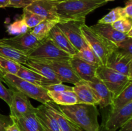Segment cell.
<instances>
[{
    "label": "cell",
    "instance_id": "5",
    "mask_svg": "<svg viewBox=\"0 0 132 131\" xmlns=\"http://www.w3.org/2000/svg\"><path fill=\"white\" fill-rule=\"evenodd\" d=\"M96 77L104 83L110 91L112 99L117 96L132 82V78L103 65L97 68Z\"/></svg>",
    "mask_w": 132,
    "mask_h": 131
},
{
    "label": "cell",
    "instance_id": "26",
    "mask_svg": "<svg viewBox=\"0 0 132 131\" xmlns=\"http://www.w3.org/2000/svg\"><path fill=\"white\" fill-rule=\"evenodd\" d=\"M57 23L58 22L55 21L45 19L33 28L30 29V31L32 35H33L38 41H41L48 37L52 28L56 25Z\"/></svg>",
    "mask_w": 132,
    "mask_h": 131
},
{
    "label": "cell",
    "instance_id": "9",
    "mask_svg": "<svg viewBox=\"0 0 132 131\" xmlns=\"http://www.w3.org/2000/svg\"><path fill=\"white\" fill-rule=\"evenodd\" d=\"M41 42L32 35L30 30L23 34L0 39V43L7 45L26 55L38 46Z\"/></svg>",
    "mask_w": 132,
    "mask_h": 131
},
{
    "label": "cell",
    "instance_id": "19",
    "mask_svg": "<svg viewBox=\"0 0 132 131\" xmlns=\"http://www.w3.org/2000/svg\"><path fill=\"white\" fill-rule=\"evenodd\" d=\"M35 114L43 131H61L56 119L44 104L36 107Z\"/></svg>",
    "mask_w": 132,
    "mask_h": 131
},
{
    "label": "cell",
    "instance_id": "12",
    "mask_svg": "<svg viewBox=\"0 0 132 131\" xmlns=\"http://www.w3.org/2000/svg\"><path fill=\"white\" fill-rule=\"evenodd\" d=\"M105 66L132 78V56L131 55L122 53L117 50H114L108 56Z\"/></svg>",
    "mask_w": 132,
    "mask_h": 131
},
{
    "label": "cell",
    "instance_id": "22",
    "mask_svg": "<svg viewBox=\"0 0 132 131\" xmlns=\"http://www.w3.org/2000/svg\"><path fill=\"white\" fill-rule=\"evenodd\" d=\"M21 131H43L36 114L30 113L15 119H12Z\"/></svg>",
    "mask_w": 132,
    "mask_h": 131
},
{
    "label": "cell",
    "instance_id": "21",
    "mask_svg": "<svg viewBox=\"0 0 132 131\" xmlns=\"http://www.w3.org/2000/svg\"><path fill=\"white\" fill-rule=\"evenodd\" d=\"M48 37L54 42V44L59 48L65 51L71 56L76 55L78 52V51L73 47L65 35L58 28L57 25L54 26L52 28Z\"/></svg>",
    "mask_w": 132,
    "mask_h": 131
},
{
    "label": "cell",
    "instance_id": "16",
    "mask_svg": "<svg viewBox=\"0 0 132 131\" xmlns=\"http://www.w3.org/2000/svg\"><path fill=\"white\" fill-rule=\"evenodd\" d=\"M24 66L45 77L47 80L48 86L54 83H61L51 67L45 62L28 57Z\"/></svg>",
    "mask_w": 132,
    "mask_h": 131
},
{
    "label": "cell",
    "instance_id": "4",
    "mask_svg": "<svg viewBox=\"0 0 132 131\" xmlns=\"http://www.w3.org/2000/svg\"><path fill=\"white\" fill-rule=\"evenodd\" d=\"M81 32L86 43L100 59L102 64L105 66L108 56L112 51L116 50L117 46L94 32L90 26L86 25V23L81 26Z\"/></svg>",
    "mask_w": 132,
    "mask_h": 131
},
{
    "label": "cell",
    "instance_id": "30",
    "mask_svg": "<svg viewBox=\"0 0 132 131\" xmlns=\"http://www.w3.org/2000/svg\"><path fill=\"white\" fill-rule=\"evenodd\" d=\"M22 19L24 21L29 29L33 28L37 24H39L41 22L45 20V18L35 13L32 12L26 8H23Z\"/></svg>",
    "mask_w": 132,
    "mask_h": 131
},
{
    "label": "cell",
    "instance_id": "35",
    "mask_svg": "<svg viewBox=\"0 0 132 131\" xmlns=\"http://www.w3.org/2000/svg\"><path fill=\"white\" fill-rule=\"evenodd\" d=\"M0 98L5 101L9 107L10 106L12 99V91L4 86L1 78H0Z\"/></svg>",
    "mask_w": 132,
    "mask_h": 131
},
{
    "label": "cell",
    "instance_id": "45",
    "mask_svg": "<svg viewBox=\"0 0 132 131\" xmlns=\"http://www.w3.org/2000/svg\"><path fill=\"white\" fill-rule=\"evenodd\" d=\"M106 2H108V1H114V0H105Z\"/></svg>",
    "mask_w": 132,
    "mask_h": 131
},
{
    "label": "cell",
    "instance_id": "15",
    "mask_svg": "<svg viewBox=\"0 0 132 131\" xmlns=\"http://www.w3.org/2000/svg\"><path fill=\"white\" fill-rule=\"evenodd\" d=\"M44 105L56 119L61 131H84L65 115L54 101H50Z\"/></svg>",
    "mask_w": 132,
    "mask_h": 131
},
{
    "label": "cell",
    "instance_id": "42",
    "mask_svg": "<svg viewBox=\"0 0 132 131\" xmlns=\"http://www.w3.org/2000/svg\"><path fill=\"white\" fill-rule=\"evenodd\" d=\"M9 5V0H0V8L8 7Z\"/></svg>",
    "mask_w": 132,
    "mask_h": 131
},
{
    "label": "cell",
    "instance_id": "25",
    "mask_svg": "<svg viewBox=\"0 0 132 131\" xmlns=\"http://www.w3.org/2000/svg\"><path fill=\"white\" fill-rule=\"evenodd\" d=\"M132 101V82H130L117 96L112 100L110 109L112 110L121 109Z\"/></svg>",
    "mask_w": 132,
    "mask_h": 131
},
{
    "label": "cell",
    "instance_id": "44",
    "mask_svg": "<svg viewBox=\"0 0 132 131\" xmlns=\"http://www.w3.org/2000/svg\"><path fill=\"white\" fill-rule=\"evenodd\" d=\"M53 1H58V2H62V1H67V0H53Z\"/></svg>",
    "mask_w": 132,
    "mask_h": 131
},
{
    "label": "cell",
    "instance_id": "43",
    "mask_svg": "<svg viewBox=\"0 0 132 131\" xmlns=\"http://www.w3.org/2000/svg\"><path fill=\"white\" fill-rule=\"evenodd\" d=\"M99 131H108V130L106 129L105 127L101 125H100V127H99Z\"/></svg>",
    "mask_w": 132,
    "mask_h": 131
},
{
    "label": "cell",
    "instance_id": "29",
    "mask_svg": "<svg viewBox=\"0 0 132 131\" xmlns=\"http://www.w3.org/2000/svg\"><path fill=\"white\" fill-rule=\"evenodd\" d=\"M21 65L14 60L0 57V77L6 74L16 75Z\"/></svg>",
    "mask_w": 132,
    "mask_h": 131
},
{
    "label": "cell",
    "instance_id": "40",
    "mask_svg": "<svg viewBox=\"0 0 132 131\" xmlns=\"http://www.w3.org/2000/svg\"><path fill=\"white\" fill-rule=\"evenodd\" d=\"M119 129V131H132V118L124 123Z\"/></svg>",
    "mask_w": 132,
    "mask_h": 131
},
{
    "label": "cell",
    "instance_id": "32",
    "mask_svg": "<svg viewBox=\"0 0 132 131\" xmlns=\"http://www.w3.org/2000/svg\"><path fill=\"white\" fill-rule=\"evenodd\" d=\"M29 30L24 21L21 19L16 20L8 26L6 31L10 35H15L16 36L23 34Z\"/></svg>",
    "mask_w": 132,
    "mask_h": 131
},
{
    "label": "cell",
    "instance_id": "20",
    "mask_svg": "<svg viewBox=\"0 0 132 131\" xmlns=\"http://www.w3.org/2000/svg\"><path fill=\"white\" fill-rule=\"evenodd\" d=\"M99 100L98 105L101 108H106L110 105L112 95L101 80L97 78L92 82H86Z\"/></svg>",
    "mask_w": 132,
    "mask_h": 131
},
{
    "label": "cell",
    "instance_id": "10",
    "mask_svg": "<svg viewBox=\"0 0 132 131\" xmlns=\"http://www.w3.org/2000/svg\"><path fill=\"white\" fill-rule=\"evenodd\" d=\"M12 93L11 105L10 106V116L15 119L30 113H34L36 107L33 106L27 95L17 90H11Z\"/></svg>",
    "mask_w": 132,
    "mask_h": 131
},
{
    "label": "cell",
    "instance_id": "17",
    "mask_svg": "<svg viewBox=\"0 0 132 131\" xmlns=\"http://www.w3.org/2000/svg\"><path fill=\"white\" fill-rule=\"evenodd\" d=\"M73 91L77 96L79 103L95 105L99 104L97 98L86 81L80 80L76 83L73 86Z\"/></svg>",
    "mask_w": 132,
    "mask_h": 131
},
{
    "label": "cell",
    "instance_id": "11",
    "mask_svg": "<svg viewBox=\"0 0 132 131\" xmlns=\"http://www.w3.org/2000/svg\"><path fill=\"white\" fill-rule=\"evenodd\" d=\"M41 60L48 64L61 83L75 85L81 80L75 73L69 60Z\"/></svg>",
    "mask_w": 132,
    "mask_h": 131
},
{
    "label": "cell",
    "instance_id": "39",
    "mask_svg": "<svg viewBox=\"0 0 132 131\" xmlns=\"http://www.w3.org/2000/svg\"><path fill=\"white\" fill-rule=\"evenodd\" d=\"M125 17L132 19V0H128L126 1L125 6L122 8Z\"/></svg>",
    "mask_w": 132,
    "mask_h": 131
},
{
    "label": "cell",
    "instance_id": "7",
    "mask_svg": "<svg viewBox=\"0 0 132 131\" xmlns=\"http://www.w3.org/2000/svg\"><path fill=\"white\" fill-rule=\"evenodd\" d=\"M132 118V101L116 110L110 109L103 114L102 125L108 131H117L124 123Z\"/></svg>",
    "mask_w": 132,
    "mask_h": 131
},
{
    "label": "cell",
    "instance_id": "23",
    "mask_svg": "<svg viewBox=\"0 0 132 131\" xmlns=\"http://www.w3.org/2000/svg\"><path fill=\"white\" fill-rule=\"evenodd\" d=\"M16 76L37 86H40L42 87L48 86L47 80L45 77H42L37 72L29 69L23 64L21 65Z\"/></svg>",
    "mask_w": 132,
    "mask_h": 131
},
{
    "label": "cell",
    "instance_id": "27",
    "mask_svg": "<svg viewBox=\"0 0 132 131\" xmlns=\"http://www.w3.org/2000/svg\"><path fill=\"white\" fill-rule=\"evenodd\" d=\"M0 57L10 59L23 65L25 64L28 58L20 51L2 43H0Z\"/></svg>",
    "mask_w": 132,
    "mask_h": 131
},
{
    "label": "cell",
    "instance_id": "41",
    "mask_svg": "<svg viewBox=\"0 0 132 131\" xmlns=\"http://www.w3.org/2000/svg\"><path fill=\"white\" fill-rule=\"evenodd\" d=\"M5 131H21L20 129L19 128V127H18L16 123L15 122H13L12 124H11L10 125L8 126L6 128Z\"/></svg>",
    "mask_w": 132,
    "mask_h": 131
},
{
    "label": "cell",
    "instance_id": "18",
    "mask_svg": "<svg viewBox=\"0 0 132 131\" xmlns=\"http://www.w3.org/2000/svg\"><path fill=\"white\" fill-rule=\"evenodd\" d=\"M90 27L94 32L116 44V46L119 42L128 38L126 34L115 30L110 24H101L97 23L96 24Z\"/></svg>",
    "mask_w": 132,
    "mask_h": 131
},
{
    "label": "cell",
    "instance_id": "37",
    "mask_svg": "<svg viewBox=\"0 0 132 131\" xmlns=\"http://www.w3.org/2000/svg\"><path fill=\"white\" fill-rule=\"evenodd\" d=\"M36 0H9L8 7L25 8Z\"/></svg>",
    "mask_w": 132,
    "mask_h": 131
},
{
    "label": "cell",
    "instance_id": "31",
    "mask_svg": "<svg viewBox=\"0 0 132 131\" xmlns=\"http://www.w3.org/2000/svg\"><path fill=\"white\" fill-rule=\"evenodd\" d=\"M124 17H125V16L123 12V10H122V7L118 6V7L112 9L108 14H106L100 20H99L98 23L112 24L116 21Z\"/></svg>",
    "mask_w": 132,
    "mask_h": 131
},
{
    "label": "cell",
    "instance_id": "2",
    "mask_svg": "<svg viewBox=\"0 0 132 131\" xmlns=\"http://www.w3.org/2000/svg\"><path fill=\"white\" fill-rule=\"evenodd\" d=\"M107 2L105 0H67L57 5L60 21L85 20L86 17Z\"/></svg>",
    "mask_w": 132,
    "mask_h": 131
},
{
    "label": "cell",
    "instance_id": "3",
    "mask_svg": "<svg viewBox=\"0 0 132 131\" xmlns=\"http://www.w3.org/2000/svg\"><path fill=\"white\" fill-rule=\"evenodd\" d=\"M0 78L9 86L10 90L20 91L28 98L39 101L42 104L52 101L48 95L47 90L42 86L33 84L12 74H6Z\"/></svg>",
    "mask_w": 132,
    "mask_h": 131
},
{
    "label": "cell",
    "instance_id": "13",
    "mask_svg": "<svg viewBox=\"0 0 132 131\" xmlns=\"http://www.w3.org/2000/svg\"><path fill=\"white\" fill-rule=\"evenodd\" d=\"M58 1L53 0H36L25 8L45 19L59 22L57 13Z\"/></svg>",
    "mask_w": 132,
    "mask_h": 131
},
{
    "label": "cell",
    "instance_id": "14",
    "mask_svg": "<svg viewBox=\"0 0 132 131\" xmlns=\"http://www.w3.org/2000/svg\"><path fill=\"white\" fill-rule=\"evenodd\" d=\"M69 62L75 73L81 80L92 82L97 78V67L88 64L76 55L71 57Z\"/></svg>",
    "mask_w": 132,
    "mask_h": 131
},
{
    "label": "cell",
    "instance_id": "34",
    "mask_svg": "<svg viewBox=\"0 0 132 131\" xmlns=\"http://www.w3.org/2000/svg\"><path fill=\"white\" fill-rule=\"evenodd\" d=\"M116 50L122 53L132 56V38H126L117 45Z\"/></svg>",
    "mask_w": 132,
    "mask_h": 131
},
{
    "label": "cell",
    "instance_id": "8",
    "mask_svg": "<svg viewBox=\"0 0 132 131\" xmlns=\"http://www.w3.org/2000/svg\"><path fill=\"white\" fill-rule=\"evenodd\" d=\"M84 24L85 20L66 21L58 22L56 24L78 51L88 45L81 32V26Z\"/></svg>",
    "mask_w": 132,
    "mask_h": 131
},
{
    "label": "cell",
    "instance_id": "33",
    "mask_svg": "<svg viewBox=\"0 0 132 131\" xmlns=\"http://www.w3.org/2000/svg\"><path fill=\"white\" fill-rule=\"evenodd\" d=\"M112 26L118 32L122 33H126L132 30V19L127 17L121 18L112 23Z\"/></svg>",
    "mask_w": 132,
    "mask_h": 131
},
{
    "label": "cell",
    "instance_id": "38",
    "mask_svg": "<svg viewBox=\"0 0 132 131\" xmlns=\"http://www.w3.org/2000/svg\"><path fill=\"white\" fill-rule=\"evenodd\" d=\"M13 122L10 116L3 115L0 113V131H5L6 127L12 124Z\"/></svg>",
    "mask_w": 132,
    "mask_h": 131
},
{
    "label": "cell",
    "instance_id": "24",
    "mask_svg": "<svg viewBox=\"0 0 132 131\" xmlns=\"http://www.w3.org/2000/svg\"><path fill=\"white\" fill-rule=\"evenodd\" d=\"M50 98L58 105H70L78 104L76 95L73 91H47Z\"/></svg>",
    "mask_w": 132,
    "mask_h": 131
},
{
    "label": "cell",
    "instance_id": "28",
    "mask_svg": "<svg viewBox=\"0 0 132 131\" xmlns=\"http://www.w3.org/2000/svg\"><path fill=\"white\" fill-rule=\"evenodd\" d=\"M75 55L79 57L82 60H85V62H86L88 64L94 66L97 68L103 65L100 59L98 58L96 54L90 48L88 45H87L85 47H84L83 48L81 49V50H79L77 53V54Z\"/></svg>",
    "mask_w": 132,
    "mask_h": 131
},
{
    "label": "cell",
    "instance_id": "6",
    "mask_svg": "<svg viewBox=\"0 0 132 131\" xmlns=\"http://www.w3.org/2000/svg\"><path fill=\"white\" fill-rule=\"evenodd\" d=\"M27 56L43 60H69L72 57L59 48L48 37L41 41L39 45Z\"/></svg>",
    "mask_w": 132,
    "mask_h": 131
},
{
    "label": "cell",
    "instance_id": "1",
    "mask_svg": "<svg viewBox=\"0 0 132 131\" xmlns=\"http://www.w3.org/2000/svg\"><path fill=\"white\" fill-rule=\"evenodd\" d=\"M58 107L84 131L99 130V113L97 105L78 103L70 105H58Z\"/></svg>",
    "mask_w": 132,
    "mask_h": 131
},
{
    "label": "cell",
    "instance_id": "36",
    "mask_svg": "<svg viewBox=\"0 0 132 131\" xmlns=\"http://www.w3.org/2000/svg\"><path fill=\"white\" fill-rule=\"evenodd\" d=\"M47 90V91H56V92H61V91H73V87L68 86L63 84V83H54L49 86L43 87Z\"/></svg>",
    "mask_w": 132,
    "mask_h": 131
}]
</instances>
